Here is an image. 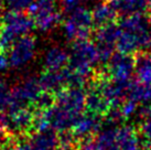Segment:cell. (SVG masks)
<instances>
[{"instance_id":"obj_1","label":"cell","mask_w":151,"mask_h":150,"mask_svg":"<svg viewBox=\"0 0 151 150\" xmlns=\"http://www.w3.org/2000/svg\"><path fill=\"white\" fill-rule=\"evenodd\" d=\"M119 29L116 44L119 53L131 55L151 50V25L143 14L124 17L119 22Z\"/></svg>"},{"instance_id":"obj_2","label":"cell","mask_w":151,"mask_h":150,"mask_svg":"<svg viewBox=\"0 0 151 150\" xmlns=\"http://www.w3.org/2000/svg\"><path fill=\"white\" fill-rule=\"evenodd\" d=\"M101 63V58L96 43L88 40L76 41L72 44L70 64L67 69L87 82L93 70Z\"/></svg>"},{"instance_id":"obj_3","label":"cell","mask_w":151,"mask_h":150,"mask_svg":"<svg viewBox=\"0 0 151 150\" xmlns=\"http://www.w3.org/2000/svg\"><path fill=\"white\" fill-rule=\"evenodd\" d=\"M34 28L33 20L23 12L8 11L1 18V34L0 49L10 50L14 42L23 37L29 35Z\"/></svg>"},{"instance_id":"obj_4","label":"cell","mask_w":151,"mask_h":150,"mask_svg":"<svg viewBox=\"0 0 151 150\" xmlns=\"http://www.w3.org/2000/svg\"><path fill=\"white\" fill-rule=\"evenodd\" d=\"M43 93L44 92L39 77L37 76L27 77L21 83H19L10 89L9 107L7 112L19 108H24L29 105H33Z\"/></svg>"},{"instance_id":"obj_5","label":"cell","mask_w":151,"mask_h":150,"mask_svg":"<svg viewBox=\"0 0 151 150\" xmlns=\"http://www.w3.org/2000/svg\"><path fill=\"white\" fill-rule=\"evenodd\" d=\"M93 25L92 11L81 6L70 13V17L63 22L64 35L73 42L88 40Z\"/></svg>"},{"instance_id":"obj_6","label":"cell","mask_w":151,"mask_h":150,"mask_svg":"<svg viewBox=\"0 0 151 150\" xmlns=\"http://www.w3.org/2000/svg\"><path fill=\"white\" fill-rule=\"evenodd\" d=\"M29 13L34 27L42 32L51 31L61 22V13L54 0H34L30 6Z\"/></svg>"},{"instance_id":"obj_7","label":"cell","mask_w":151,"mask_h":150,"mask_svg":"<svg viewBox=\"0 0 151 150\" xmlns=\"http://www.w3.org/2000/svg\"><path fill=\"white\" fill-rule=\"evenodd\" d=\"M0 121L10 133L24 135L34 128L35 112L29 107L19 108L0 116Z\"/></svg>"},{"instance_id":"obj_8","label":"cell","mask_w":151,"mask_h":150,"mask_svg":"<svg viewBox=\"0 0 151 150\" xmlns=\"http://www.w3.org/2000/svg\"><path fill=\"white\" fill-rule=\"evenodd\" d=\"M108 77L119 84H129L134 74V58L124 53H114L107 63Z\"/></svg>"},{"instance_id":"obj_9","label":"cell","mask_w":151,"mask_h":150,"mask_svg":"<svg viewBox=\"0 0 151 150\" xmlns=\"http://www.w3.org/2000/svg\"><path fill=\"white\" fill-rule=\"evenodd\" d=\"M37 53V41L33 37L27 35L14 42L9 50L10 66L21 69L28 65L35 56Z\"/></svg>"},{"instance_id":"obj_10","label":"cell","mask_w":151,"mask_h":150,"mask_svg":"<svg viewBox=\"0 0 151 150\" xmlns=\"http://www.w3.org/2000/svg\"><path fill=\"white\" fill-rule=\"evenodd\" d=\"M119 33H120L119 25H116L115 23L97 30L96 45L99 50L103 63H108L109 58L114 55L113 51L116 48Z\"/></svg>"},{"instance_id":"obj_11","label":"cell","mask_w":151,"mask_h":150,"mask_svg":"<svg viewBox=\"0 0 151 150\" xmlns=\"http://www.w3.org/2000/svg\"><path fill=\"white\" fill-rule=\"evenodd\" d=\"M101 116L87 112L83 114L75 123L72 128V133L76 138V140H85L92 136L97 135L101 128Z\"/></svg>"},{"instance_id":"obj_12","label":"cell","mask_w":151,"mask_h":150,"mask_svg":"<svg viewBox=\"0 0 151 150\" xmlns=\"http://www.w3.org/2000/svg\"><path fill=\"white\" fill-rule=\"evenodd\" d=\"M115 150H141L140 136L132 126H117L115 136Z\"/></svg>"},{"instance_id":"obj_13","label":"cell","mask_w":151,"mask_h":150,"mask_svg":"<svg viewBox=\"0 0 151 150\" xmlns=\"http://www.w3.org/2000/svg\"><path fill=\"white\" fill-rule=\"evenodd\" d=\"M70 64V53L61 46H52L47 49L43 58V65L45 71H64Z\"/></svg>"},{"instance_id":"obj_14","label":"cell","mask_w":151,"mask_h":150,"mask_svg":"<svg viewBox=\"0 0 151 150\" xmlns=\"http://www.w3.org/2000/svg\"><path fill=\"white\" fill-rule=\"evenodd\" d=\"M111 106L105 95L97 87L96 84L93 83L91 87L86 91V109L88 112H92L98 116H103L109 112Z\"/></svg>"},{"instance_id":"obj_15","label":"cell","mask_w":151,"mask_h":150,"mask_svg":"<svg viewBox=\"0 0 151 150\" xmlns=\"http://www.w3.org/2000/svg\"><path fill=\"white\" fill-rule=\"evenodd\" d=\"M27 142L32 150H59L60 147L59 136L53 130L35 131Z\"/></svg>"},{"instance_id":"obj_16","label":"cell","mask_w":151,"mask_h":150,"mask_svg":"<svg viewBox=\"0 0 151 150\" xmlns=\"http://www.w3.org/2000/svg\"><path fill=\"white\" fill-rule=\"evenodd\" d=\"M108 2L117 16L119 14L122 18L143 14L149 7L146 0H109Z\"/></svg>"},{"instance_id":"obj_17","label":"cell","mask_w":151,"mask_h":150,"mask_svg":"<svg viewBox=\"0 0 151 150\" xmlns=\"http://www.w3.org/2000/svg\"><path fill=\"white\" fill-rule=\"evenodd\" d=\"M40 83L43 88V92L49 93V94H58L64 89V86L67 85L66 75L65 72H49L45 71L40 77Z\"/></svg>"},{"instance_id":"obj_18","label":"cell","mask_w":151,"mask_h":150,"mask_svg":"<svg viewBox=\"0 0 151 150\" xmlns=\"http://www.w3.org/2000/svg\"><path fill=\"white\" fill-rule=\"evenodd\" d=\"M134 75L137 82L143 85L151 84V53L141 52L134 58Z\"/></svg>"},{"instance_id":"obj_19","label":"cell","mask_w":151,"mask_h":150,"mask_svg":"<svg viewBox=\"0 0 151 150\" xmlns=\"http://www.w3.org/2000/svg\"><path fill=\"white\" fill-rule=\"evenodd\" d=\"M117 17V13L111 8L109 2H101L97 4L92 10L93 23L98 29L114 23Z\"/></svg>"},{"instance_id":"obj_20","label":"cell","mask_w":151,"mask_h":150,"mask_svg":"<svg viewBox=\"0 0 151 150\" xmlns=\"http://www.w3.org/2000/svg\"><path fill=\"white\" fill-rule=\"evenodd\" d=\"M127 100H134L137 104H151V84L143 85L138 82H131L128 89Z\"/></svg>"},{"instance_id":"obj_21","label":"cell","mask_w":151,"mask_h":150,"mask_svg":"<svg viewBox=\"0 0 151 150\" xmlns=\"http://www.w3.org/2000/svg\"><path fill=\"white\" fill-rule=\"evenodd\" d=\"M33 1L34 0H4V4L9 9V11L22 12L25 9L29 10Z\"/></svg>"},{"instance_id":"obj_22","label":"cell","mask_w":151,"mask_h":150,"mask_svg":"<svg viewBox=\"0 0 151 150\" xmlns=\"http://www.w3.org/2000/svg\"><path fill=\"white\" fill-rule=\"evenodd\" d=\"M140 133L146 145L151 148V115L142 117V123L140 125Z\"/></svg>"},{"instance_id":"obj_23","label":"cell","mask_w":151,"mask_h":150,"mask_svg":"<svg viewBox=\"0 0 151 150\" xmlns=\"http://www.w3.org/2000/svg\"><path fill=\"white\" fill-rule=\"evenodd\" d=\"M9 93L10 89L7 85L0 81V116L8 112L9 107Z\"/></svg>"},{"instance_id":"obj_24","label":"cell","mask_w":151,"mask_h":150,"mask_svg":"<svg viewBox=\"0 0 151 150\" xmlns=\"http://www.w3.org/2000/svg\"><path fill=\"white\" fill-rule=\"evenodd\" d=\"M137 107L138 104L131 100H126L122 105H120V110H122V117L124 119H127L134 115L137 112Z\"/></svg>"},{"instance_id":"obj_25","label":"cell","mask_w":151,"mask_h":150,"mask_svg":"<svg viewBox=\"0 0 151 150\" xmlns=\"http://www.w3.org/2000/svg\"><path fill=\"white\" fill-rule=\"evenodd\" d=\"M81 4V0H62V8L65 12L71 13L77 9Z\"/></svg>"},{"instance_id":"obj_26","label":"cell","mask_w":151,"mask_h":150,"mask_svg":"<svg viewBox=\"0 0 151 150\" xmlns=\"http://www.w3.org/2000/svg\"><path fill=\"white\" fill-rule=\"evenodd\" d=\"M10 66V61H9V55L4 52L2 49H0V74L7 71V69Z\"/></svg>"},{"instance_id":"obj_27","label":"cell","mask_w":151,"mask_h":150,"mask_svg":"<svg viewBox=\"0 0 151 150\" xmlns=\"http://www.w3.org/2000/svg\"><path fill=\"white\" fill-rule=\"evenodd\" d=\"M9 131L6 126L0 121V149H2L9 141Z\"/></svg>"},{"instance_id":"obj_28","label":"cell","mask_w":151,"mask_h":150,"mask_svg":"<svg viewBox=\"0 0 151 150\" xmlns=\"http://www.w3.org/2000/svg\"><path fill=\"white\" fill-rule=\"evenodd\" d=\"M12 150H32L31 147L29 146L28 142H21V144H18L13 147Z\"/></svg>"},{"instance_id":"obj_29","label":"cell","mask_w":151,"mask_h":150,"mask_svg":"<svg viewBox=\"0 0 151 150\" xmlns=\"http://www.w3.org/2000/svg\"><path fill=\"white\" fill-rule=\"evenodd\" d=\"M146 1H147L148 6H149V7H150V8H151V0H146Z\"/></svg>"},{"instance_id":"obj_30","label":"cell","mask_w":151,"mask_h":150,"mask_svg":"<svg viewBox=\"0 0 151 150\" xmlns=\"http://www.w3.org/2000/svg\"><path fill=\"white\" fill-rule=\"evenodd\" d=\"M148 20H149V22H150V25H151V11H150V13H149V17H148Z\"/></svg>"},{"instance_id":"obj_31","label":"cell","mask_w":151,"mask_h":150,"mask_svg":"<svg viewBox=\"0 0 151 150\" xmlns=\"http://www.w3.org/2000/svg\"><path fill=\"white\" fill-rule=\"evenodd\" d=\"M0 34H1V19H0Z\"/></svg>"},{"instance_id":"obj_32","label":"cell","mask_w":151,"mask_h":150,"mask_svg":"<svg viewBox=\"0 0 151 150\" xmlns=\"http://www.w3.org/2000/svg\"><path fill=\"white\" fill-rule=\"evenodd\" d=\"M1 6H2V2H1V1H0V9H1Z\"/></svg>"},{"instance_id":"obj_33","label":"cell","mask_w":151,"mask_h":150,"mask_svg":"<svg viewBox=\"0 0 151 150\" xmlns=\"http://www.w3.org/2000/svg\"><path fill=\"white\" fill-rule=\"evenodd\" d=\"M0 150H7V149H4V148H2V149H0Z\"/></svg>"},{"instance_id":"obj_34","label":"cell","mask_w":151,"mask_h":150,"mask_svg":"<svg viewBox=\"0 0 151 150\" xmlns=\"http://www.w3.org/2000/svg\"><path fill=\"white\" fill-rule=\"evenodd\" d=\"M108 1H109V0H108Z\"/></svg>"}]
</instances>
